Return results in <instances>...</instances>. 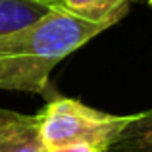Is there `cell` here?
I'll return each instance as SVG.
<instances>
[{"instance_id":"1","label":"cell","mask_w":152,"mask_h":152,"mask_svg":"<svg viewBox=\"0 0 152 152\" xmlns=\"http://www.w3.org/2000/svg\"><path fill=\"white\" fill-rule=\"evenodd\" d=\"M108 27L52 8L35 23L0 37V91L45 94L52 69Z\"/></svg>"},{"instance_id":"2","label":"cell","mask_w":152,"mask_h":152,"mask_svg":"<svg viewBox=\"0 0 152 152\" xmlns=\"http://www.w3.org/2000/svg\"><path fill=\"white\" fill-rule=\"evenodd\" d=\"M35 118L39 123V139L46 152L71 142H89L108 150L119 133L133 121L135 114L114 115L94 110L77 98L54 96Z\"/></svg>"},{"instance_id":"3","label":"cell","mask_w":152,"mask_h":152,"mask_svg":"<svg viewBox=\"0 0 152 152\" xmlns=\"http://www.w3.org/2000/svg\"><path fill=\"white\" fill-rule=\"evenodd\" d=\"M0 152H46L37 118L0 108Z\"/></svg>"},{"instance_id":"4","label":"cell","mask_w":152,"mask_h":152,"mask_svg":"<svg viewBox=\"0 0 152 152\" xmlns=\"http://www.w3.org/2000/svg\"><path fill=\"white\" fill-rule=\"evenodd\" d=\"M129 0H60V10L91 23L114 25L127 12Z\"/></svg>"},{"instance_id":"5","label":"cell","mask_w":152,"mask_h":152,"mask_svg":"<svg viewBox=\"0 0 152 152\" xmlns=\"http://www.w3.org/2000/svg\"><path fill=\"white\" fill-rule=\"evenodd\" d=\"M50 10L37 0H0V37L31 25Z\"/></svg>"},{"instance_id":"6","label":"cell","mask_w":152,"mask_h":152,"mask_svg":"<svg viewBox=\"0 0 152 152\" xmlns=\"http://www.w3.org/2000/svg\"><path fill=\"white\" fill-rule=\"evenodd\" d=\"M106 152H152V110L135 114Z\"/></svg>"},{"instance_id":"7","label":"cell","mask_w":152,"mask_h":152,"mask_svg":"<svg viewBox=\"0 0 152 152\" xmlns=\"http://www.w3.org/2000/svg\"><path fill=\"white\" fill-rule=\"evenodd\" d=\"M50 152H106V150L96 145H89V142H71V145L60 146V148H54Z\"/></svg>"},{"instance_id":"8","label":"cell","mask_w":152,"mask_h":152,"mask_svg":"<svg viewBox=\"0 0 152 152\" xmlns=\"http://www.w3.org/2000/svg\"><path fill=\"white\" fill-rule=\"evenodd\" d=\"M37 2L46 4L48 8H58V6H60V0H37Z\"/></svg>"},{"instance_id":"9","label":"cell","mask_w":152,"mask_h":152,"mask_svg":"<svg viewBox=\"0 0 152 152\" xmlns=\"http://www.w3.org/2000/svg\"><path fill=\"white\" fill-rule=\"evenodd\" d=\"M148 2H150V4H152V0H148Z\"/></svg>"}]
</instances>
